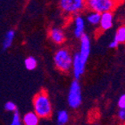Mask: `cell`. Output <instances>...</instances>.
Wrapping results in <instances>:
<instances>
[{
  "label": "cell",
  "mask_w": 125,
  "mask_h": 125,
  "mask_svg": "<svg viewBox=\"0 0 125 125\" xmlns=\"http://www.w3.org/2000/svg\"><path fill=\"white\" fill-rule=\"evenodd\" d=\"M53 61L58 70L63 73H67L73 67V55L67 48H60L54 53Z\"/></svg>",
  "instance_id": "2"
},
{
  "label": "cell",
  "mask_w": 125,
  "mask_h": 125,
  "mask_svg": "<svg viewBox=\"0 0 125 125\" xmlns=\"http://www.w3.org/2000/svg\"><path fill=\"white\" fill-rule=\"evenodd\" d=\"M113 22H114V16H113L112 11H107V12L102 13L99 25L102 31H108L112 28Z\"/></svg>",
  "instance_id": "10"
},
{
  "label": "cell",
  "mask_w": 125,
  "mask_h": 125,
  "mask_svg": "<svg viewBox=\"0 0 125 125\" xmlns=\"http://www.w3.org/2000/svg\"><path fill=\"white\" fill-rule=\"evenodd\" d=\"M69 121L68 112L65 109H61L57 112L56 123L57 125H66Z\"/></svg>",
  "instance_id": "14"
},
{
  "label": "cell",
  "mask_w": 125,
  "mask_h": 125,
  "mask_svg": "<svg viewBox=\"0 0 125 125\" xmlns=\"http://www.w3.org/2000/svg\"><path fill=\"white\" fill-rule=\"evenodd\" d=\"M22 123L24 125H39L40 116L34 111H30L22 117Z\"/></svg>",
  "instance_id": "11"
},
{
  "label": "cell",
  "mask_w": 125,
  "mask_h": 125,
  "mask_svg": "<svg viewBox=\"0 0 125 125\" xmlns=\"http://www.w3.org/2000/svg\"><path fill=\"white\" fill-rule=\"evenodd\" d=\"M82 95H81V88L78 80H73L69 87L68 94H67V103L68 106L73 109H76L81 105Z\"/></svg>",
  "instance_id": "4"
},
{
  "label": "cell",
  "mask_w": 125,
  "mask_h": 125,
  "mask_svg": "<svg viewBox=\"0 0 125 125\" xmlns=\"http://www.w3.org/2000/svg\"><path fill=\"white\" fill-rule=\"evenodd\" d=\"M114 39L119 42V44L125 43V25H121L118 27L114 36Z\"/></svg>",
  "instance_id": "15"
},
{
  "label": "cell",
  "mask_w": 125,
  "mask_h": 125,
  "mask_svg": "<svg viewBox=\"0 0 125 125\" xmlns=\"http://www.w3.org/2000/svg\"><path fill=\"white\" fill-rule=\"evenodd\" d=\"M101 17H102V14L99 12H96V11H90L87 14V22L88 24L92 25H100V21H101Z\"/></svg>",
  "instance_id": "13"
},
{
  "label": "cell",
  "mask_w": 125,
  "mask_h": 125,
  "mask_svg": "<svg viewBox=\"0 0 125 125\" xmlns=\"http://www.w3.org/2000/svg\"><path fill=\"white\" fill-rule=\"evenodd\" d=\"M117 0H86L87 8L99 13L112 11L117 5Z\"/></svg>",
  "instance_id": "5"
},
{
  "label": "cell",
  "mask_w": 125,
  "mask_h": 125,
  "mask_svg": "<svg viewBox=\"0 0 125 125\" xmlns=\"http://www.w3.org/2000/svg\"><path fill=\"white\" fill-rule=\"evenodd\" d=\"M94 125H99V124H94Z\"/></svg>",
  "instance_id": "22"
},
{
  "label": "cell",
  "mask_w": 125,
  "mask_h": 125,
  "mask_svg": "<svg viewBox=\"0 0 125 125\" xmlns=\"http://www.w3.org/2000/svg\"><path fill=\"white\" fill-rule=\"evenodd\" d=\"M48 35L50 40L56 45L63 44L66 40V35L65 32L60 27H52L48 32Z\"/></svg>",
  "instance_id": "9"
},
{
  "label": "cell",
  "mask_w": 125,
  "mask_h": 125,
  "mask_svg": "<svg viewBox=\"0 0 125 125\" xmlns=\"http://www.w3.org/2000/svg\"><path fill=\"white\" fill-rule=\"evenodd\" d=\"M118 46H119V42L116 40H115V39H113V40L108 45V47L111 48V49H115V48L118 47Z\"/></svg>",
  "instance_id": "21"
},
{
  "label": "cell",
  "mask_w": 125,
  "mask_h": 125,
  "mask_svg": "<svg viewBox=\"0 0 125 125\" xmlns=\"http://www.w3.org/2000/svg\"><path fill=\"white\" fill-rule=\"evenodd\" d=\"M85 67L86 66L83 65V63L81 61L79 52H76V53L73 54L72 70H73V74L75 80H79L81 78V76L85 72Z\"/></svg>",
  "instance_id": "7"
},
{
  "label": "cell",
  "mask_w": 125,
  "mask_h": 125,
  "mask_svg": "<svg viewBox=\"0 0 125 125\" xmlns=\"http://www.w3.org/2000/svg\"><path fill=\"white\" fill-rule=\"evenodd\" d=\"M33 110L40 118H49L52 114V107L48 94L45 90H41L34 96Z\"/></svg>",
  "instance_id": "1"
},
{
  "label": "cell",
  "mask_w": 125,
  "mask_h": 125,
  "mask_svg": "<svg viewBox=\"0 0 125 125\" xmlns=\"http://www.w3.org/2000/svg\"><path fill=\"white\" fill-rule=\"evenodd\" d=\"M90 51H91V41L90 38L87 34H84L82 37L80 39V51L79 54L81 57V60L83 63V65L87 64V61L89 57Z\"/></svg>",
  "instance_id": "6"
},
{
  "label": "cell",
  "mask_w": 125,
  "mask_h": 125,
  "mask_svg": "<svg viewBox=\"0 0 125 125\" xmlns=\"http://www.w3.org/2000/svg\"><path fill=\"white\" fill-rule=\"evenodd\" d=\"M38 61L33 56L27 57L25 60V67L28 71H32L37 67Z\"/></svg>",
  "instance_id": "16"
},
{
  "label": "cell",
  "mask_w": 125,
  "mask_h": 125,
  "mask_svg": "<svg viewBox=\"0 0 125 125\" xmlns=\"http://www.w3.org/2000/svg\"><path fill=\"white\" fill-rule=\"evenodd\" d=\"M15 38V31L14 30H9L5 32L3 40L2 43V48L3 50H6L8 48L10 47V46L12 45V42L14 40Z\"/></svg>",
  "instance_id": "12"
},
{
  "label": "cell",
  "mask_w": 125,
  "mask_h": 125,
  "mask_svg": "<svg viewBox=\"0 0 125 125\" xmlns=\"http://www.w3.org/2000/svg\"><path fill=\"white\" fill-rule=\"evenodd\" d=\"M117 106L119 108H125V94H122L117 101Z\"/></svg>",
  "instance_id": "19"
},
{
  "label": "cell",
  "mask_w": 125,
  "mask_h": 125,
  "mask_svg": "<svg viewBox=\"0 0 125 125\" xmlns=\"http://www.w3.org/2000/svg\"><path fill=\"white\" fill-rule=\"evenodd\" d=\"M60 8L63 13L71 16L80 15L86 8V0H60Z\"/></svg>",
  "instance_id": "3"
},
{
  "label": "cell",
  "mask_w": 125,
  "mask_h": 125,
  "mask_svg": "<svg viewBox=\"0 0 125 125\" xmlns=\"http://www.w3.org/2000/svg\"><path fill=\"white\" fill-rule=\"evenodd\" d=\"M118 119L122 123H125V108H119V111L117 113Z\"/></svg>",
  "instance_id": "20"
},
{
  "label": "cell",
  "mask_w": 125,
  "mask_h": 125,
  "mask_svg": "<svg viewBox=\"0 0 125 125\" xmlns=\"http://www.w3.org/2000/svg\"><path fill=\"white\" fill-rule=\"evenodd\" d=\"M22 119L20 117L19 111H16V112L13 113L12 118H11V122L9 125H22Z\"/></svg>",
  "instance_id": "17"
},
{
  "label": "cell",
  "mask_w": 125,
  "mask_h": 125,
  "mask_svg": "<svg viewBox=\"0 0 125 125\" xmlns=\"http://www.w3.org/2000/svg\"><path fill=\"white\" fill-rule=\"evenodd\" d=\"M85 19L82 16L77 15L73 19V35L78 39H81L85 34Z\"/></svg>",
  "instance_id": "8"
},
{
  "label": "cell",
  "mask_w": 125,
  "mask_h": 125,
  "mask_svg": "<svg viewBox=\"0 0 125 125\" xmlns=\"http://www.w3.org/2000/svg\"><path fill=\"white\" fill-rule=\"evenodd\" d=\"M4 110L7 111V112L14 113L18 110L17 105L15 104L13 102H6L4 105Z\"/></svg>",
  "instance_id": "18"
}]
</instances>
